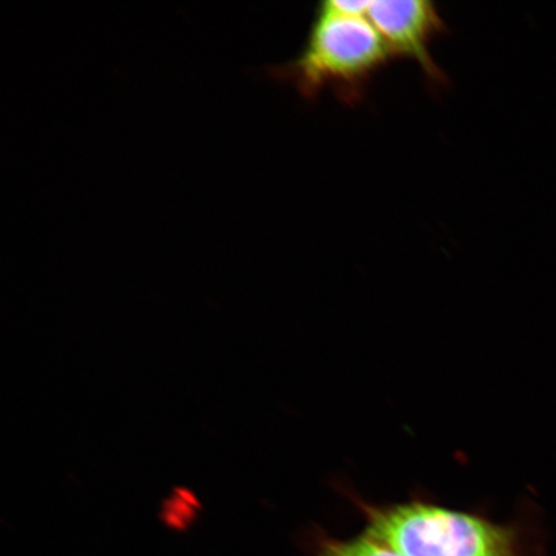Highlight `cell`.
Here are the masks:
<instances>
[{"label":"cell","instance_id":"obj_1","mask_svg":"<svg viewBox=\"0 0 556 556\" xmlns=\"http://www.w3.org/2000/svg\"><path fill=\"white\" fill-rule=\"evenodd\" d=\"M393 60L367 17L344 16L317 5L301 53L268 67L275 79L293 85L305 100L331 89L343 103H361L370 83Z\"/></svg>","mask_w":556,"mask_h":556},{"label":"cell","instance_id":"obj_2","mask_svg":"<svg viewBox=\"0 0 556 556\" xmlns=\"http://www.w3.org/2000/svg\"><path fill=\"white\" fill-rule=\"evenodd\" d=\"M366 532L402 556H519V532L432 503L375 505L354 498Z\"/></svg>","mask_w":556,"mask_h":556},{"label":"cell","instance_id":"obj_3","mask_svg":"<svg viewBox=\"0 0 556 556\" xmlns=\"http://www.w3.org/2000/svg\"><path fill=\"white\" fill-rule=\"evenodd\" d=\"M367 18L384 39L393 60L415 62L434 89L448 85L446 74L432 55L433 40L447 31L446 23L433 2L378 0L371 2Z\"/></svg>","mask_w":556,"mask_h":556},{"label":"cell","instance_id":"obj_4","mask_svg":"<svg viewBox=\"0 0 556 556\" xmlns=\"http://www.w3.org/2000/svg\"><path fill=\"white\" fill-rule=\"evenodd\" d=\"M317 556H402L380 544L367 532L350 540L317 536Z\"/></svg>","mask_w":556,"mask_h":556},{"label":"cell","instance_id":"obj_5","mask_svg":"<svg viewBox=\"0 0 556 556\" xmlns=\"http://www.w3.org/2000/svg\"><path fill=\"white\" fill-rule=\"evenodd\" d=\"M200 503L190 490L174 489L162 506L163 523L173 531L184 532L197 520L200 511Z\"/></svg>","mask_w":556,"mask_h":556},{"label":"cell","instance_id":"obj_6","mask_svg":"<svg viewBox=\"0 0 556 556\" xmlns=\"http://www.w3.org/2000/svg\"><path fill=\"white\" fill-rule=\"evenodd\" d=\"M370 5L371 2H365V0H326L318 4L323 10L356 17H367Z\"/></svg>","mask_w":556,"mask_h":556}]
</instances>
